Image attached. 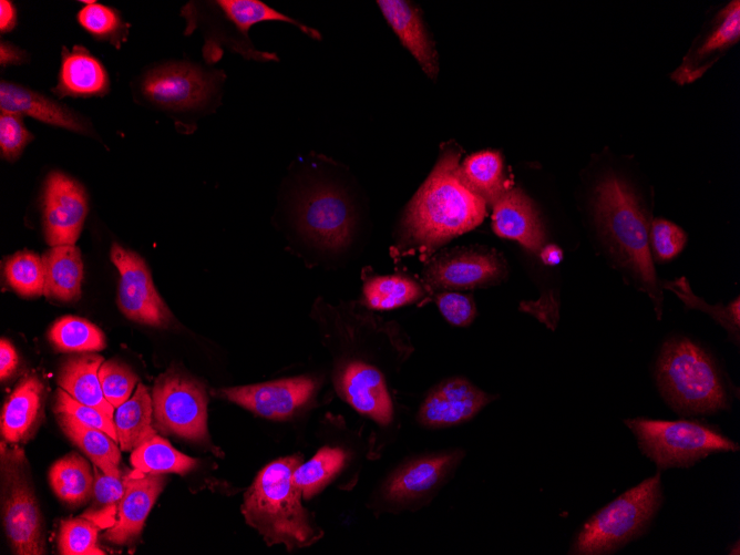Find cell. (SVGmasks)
<instances>
[{
	"label": "cell",
	"mask_w": 740,
	"mask_h": 555,
	"mask_svg": "<svg viewBox=\"0 0 740 555\" xmlns=\"http://www.w3.org/2000/svg\"><path fill=\"white\" fill-rule=\"evenodd\" d=\"M459 160L456 150L443 152L402 216V244L422 255L475 228L486 215V202L464 179Z\"/></svg>",
	"instance_id": "cell-1"
},
{
	"label": "cell",
	"mask_w": 740,
	"mask_h": 555,
	"mask_svg": "<svg viewBox=\"0 0 740 555\" xmlns=\"http://www.w3.org/2000/svg\"><path fill=\"white\" fill-rule=\"evenodd\" d=\"M301 460L300 454H295L269 463L244 495L241 512L246 522L269 545L284 544L292 549L308 546L321 536L301 504V491L292 482Z\"/></svg>",
	"instance_id": "cell-2"
},
{
	"label": "cell",
	"mask_w": 740,
	"mask_h": 555,
	"mask_svg": "<svg viewBox=\"0 0 740 555\" xmlns=\"http://www.w3.org/2000/svg\"><path fill=\"white\" fill-rule=\"evenodd\" d=\"M594 206L599 227L639 286L655 301L659 317L661 296L650 255V226L638 198L625 182L607 175L596 186Z\"/></svg>",
	"instance_id": "cell-3"
},
{
	"label": "cell",
	"mask_w": 740,
	"mask_h": 555,
	"mask_svg": "<svg viewBox=\"0 0 740 555\" xmlns=\"http://www.w3.org/2000/svg\"><path fill=\"white\" fill-rule=\"evenodd\" d=\"M656 376L666 400L685 414L715 413L728 408V394L711 357L686 338L665 342Z\"/></svg>",
	"instance_id": "cell-4"
},
{
	"label": "cell",
	"mask_w": 740,
	"mask_h": 555,
	"mask_svg": "<svg viewBox=\"0 0 740 555\" xmlns=\"http://www.w3.org/2000/svg\"><path fill=\"white\" fill-rule=\"evenodd\" d=\"M664 502L660 473L629 489L582 526L571 554H611L646 533Z\"/></svg>",
	"instance_id": "cell-5"
},
{
	"label": "cell",
	"mask_w": 740,
	"mask_h": 555,
	"mask_svg": "<svg viewBox=\"0 0 740 555\" xmlns=\"http://www.w3.org/2000/svg\"><path fill=\"white\" fill-rule=\"evenodd\" d=\"M641 452L659 469L686 467L715 452L737 451L739 445L717 429L690 420L626 419Z\"/></svg>",
	"instance_id": "cell-6"
},
{
	"label": "cell",
	"mask_w": 740,
	"mask_h": 555,
	"mask_svg": "<svg viewBox=\"0 0 740 555\" xmlns=\"http://www.w3.org/2000/svg\"><path fill=\"white\" fill-rule=\"evenodd\" d=\"M24 452L1 442L2 521L16 555L45 554L43 520Z\"/></svg>",
	"instance_id": "cell-7"
},
{
	"label": "cell",
	"mask_w": 740,
	"mask_h": 555,
	"mask_svg": "<svg viewBox=\"0 0 740 555\" xmlns=\"http://www.w3.org/2000/svg\"><path fill=\"white\" fill-rule=\"evenodd\" d=\"M464 458L465 451L458 448L414 456L389 475L380 497L397 510L423 507L452 480Z\"/></svg>",
	"instance_id": "cell-8"
},
{
	"label": "cell",
	"mask_w": 740,
	"mask_h": 555,
	"mask_svg": "<svg viewBox=\"0 0 740 555\" xmlns=\"http://www.w3.org/2000/svg\"><path fill=\"white\" fill-rule=\"evenodd\" d=\"M155 426L163 433L203 442L207 433V395L204 386L192 377L169 371L162 374L152 391Z\"/></svg>",
	"instance_id": "cell-9"
},
{
	"label": "cell",
	"mask_w": 740,
	"mask_h": 555,
	"mask_svg": "<svg viewBox=\"0 0 740 555\" xmlns=\"http://www.w3.org/2000/svg\"><path fill=\"white\" fill-rule=\"evenodd\" d=\"M296 220L304 237L321 249L341 250L353 235L351 202L331 184H314L302 192L296 206Z\"/></svg>",
	"instance_id": "cell-10"
},
{
	"label": "cell",
	"mask_w": 740,
	"mask_h": 555,
	"mask_svg": "<svg viewBox=\"0 0 740 555\" xmlns=\"http://www.w3.org/2000/svg\"><path fill=\"white\" fill-rule=\"evenodd\" d=\"M111 260L120 273L117 304L124 316L152 327H168L173 320L172 312L158 295L144 259L113 244Z\"/></svg>",
	"instance_id": "cell-11"
},
{
	"label": "cell",
	"mask_w": 740,
	"mask_h": 555,
	"mask_svg": "<svg viewBox=\"0 0 740 555\" xmlns=\"http://www.w3.org/2000/svg\"><path fill=\"white\" fill-rule=\"evenodd\" d=\"M505 275V265L494 253L455 248L430 261L424 270V282L434 291H456L495 285Z\"/></svg>",
	"instance_id": "cell-12"
},
{
	"label": "cell",
	"mask_w": 740,
	"mask_h": 555,
	"mask_svg": "<svg viewBox=\"0 0 740 555\" xmlns=\"http://www.w3.org/2000/svg\"><path fill=\"white\" fill-rule=\"evenodd\" d=\"M216 88L209 73L189 63H171L145 76L142 90L153 103L167 110L183 111L203 106Z\"/></svg>",
	"instance_id": "cell-13"
},
{
	"label": "cell",
	"mask_w": 740,
	"mask_h": 555,
	"mask_svg": "<svg viewBox=\"0 0 740 555\" xmlns=\"http://www.w3.org/2000/svg\"><path fill=\"white\" fill-rule=\"evenodd\" d=\"M496 398L463 377L446 378L428 392L417 420L431 430L455 426L472 420Z\"/></svg>",
	"instance_id": "cell-14"
},
{
	"label": "cell",
	"mask_w": 740,
	"mask_h": 555,
	"mask_svg": "<svg viewBox=\"0 0 740 555\" xmlns=\"http://www.w3.org/2000/svg\"><path fill=\"white\" fill-rule=\"evenodd\" d=\"M88 214L84 188L73 178L51 173L43 193V226L47 243L52 246L74 245Z\"/></svg>",
	"instance_id": "cell-15"
},
{
	"label": "cell",
	"mask_w": 740,
	"mask_h": 555,
	"mask_svg": "<svg viewBox=\"0 0 740 555\" xmlns=\"http://www.w3.org/2000/svg\"><path fill=\"white\" fill-rule=\"evenodd\" d=\"M316 387L314 378L301 376L224 388L218 391V394L264 418L285 419L311 398Z\"/></svg>",
	"instance_id": "cell-16"
},
{
	"label": "cell",
	"mask_w": 740,
	"mask_h": 555,
	"mask_svg": "<svg viewBox=\"0 0 740 555\" xmlns=\"http://www.w3.org/2000/svg\"><path fill=\"white\" fill-rule=\"evenodd\" d=\"M337 391L356 411L386 426L393 420V403L383 373L363 360L343 363L335 376Z\"/></svg>",
	"instance_id": "cell-17"
},
{
	"label": "cell",
	"mask_w": 740,
	"mask_h": 555,
	"mask_svg": "<svg viewBox=\"0 0 740 555\" xmlns=\"http://www.w3.org/2000/svg\"><path fill=\"white\" fill-rule=\"evenodd\" d=\"M125 490L114 525L104 538L115 545H130L140 535L145 520L165 485L164 474L133 469L124 474Z\"/></svg>",
	"instance_id": "cell-18"
},
{
	"label": "cell",
	"mask_w": 740,
	"mask_h": 555,
	"mask_svg": "<svg viewBox=\"0 0 740 555\" xmlns=\"http://www.w3.org/2000/svg\"><path fill=\"white\" fill-rule=\"evenodd\" d=\"M492 227L496 235L516 240L532 253L542 249L545 234L531 199L518 188L508 187L493 204Z\"/></svg>",
	"instance_id": "cell-19"
},
{
	"label": "cell",
	"mask_w": 740,
	"mask_h": 555,
	"mask_svg": "<svg viewBox=\"0 0 740 555\" xmlns=\"http://www.w3.org/2000/svg\"><path fill=\"white\" fill-rule=\"evenodd\" d=\"M377 4L403 47L425 74L435 79L439 73L438 54L417 7L403 0H379Z\"/></svg>",
	"instance_id": "cell-20"
},
{
	"label": "cell",
	"mask_w": 740,
	"mask_h": 555,
	"mask_svg": "<svg viewBox=\"0 0 740 555\" xmlns=\"http://www.w3.org/2000/svg\"><path fill=\"white\" fill-rule=\"evenodd\" d=\"M44 387L35 374L23 377L1 410V435L8 443L27 441L42 417Z\"/></svg>",
	"instance_id": "cell-21"
},
{
	"label": "cell",
	"mask_w": 740,
	"mask_h": 555,
	"mask_svg": "<svg viewBox=\"0 0 740 555\" xmlns=\"http://www.w3.org/2000/svg\"><path fill=\"white\" fill-rule=\"evenodd\" d=\"M1 112L32 116L50 125L89 133L85 121L76 113L27 88L1 81Z\"/></svg>",
	"instance_id": "cell-22"
},
{
	"label": "cell",
	"mask_w": 740,
	"mask_h": 555,
	"mask_svg": "<svg viewBox=\"0 0 740 555\" xmlns=\"http://www.w3.org/2000/svg\"><path fill=\"white\" fill-rule=\"evenodd\" d=\"M103 357L86 352L66 359L60 369L58 383L79 402L100 410L113 421L114 407L106 400L99 380Z\"/></svg>",
	"instance_id": "cell-23"
},
{
	"label": "cell",
	"mask_w": 740,
	"mask_h": 555,
	"mask_svg": "<svg viewBox=\"0 0 740 555\" xmlns=\"http://www.w3.org/2000/svg\"><path fill=\"white\" fill-rule=\"evenodd\" d=\"M109 79L103 65L83 47L72 51L63 49L59 83L54 89L58 95L91 96L104 94Z\"/></svg>",
	"instance_id": "cell-24"
},
{
	"label": "cell",
	"mask_w": 740,
	"mask_h": 555,
	"mask_svg": "<svg viewBox=\"0 0 740 555\" xmlns=\"http://www.w3.org/2000/svg\"><path fill=\"white\" fill-rule=\"evenodd\" d=\"M44 266L43 295L62 301L81 296L83 263L80 249L74 245L52 246L42 255Z\"/></svg>",
	"instance_id": "cell-25"
},
{
	"label": "cell",
	"mask_w": 740,
	"mask_h": 555,
	"mask_svg": "<svg viewBox=\"0 0 740 555\" xmlns=\"http://www.w3.org/2000/svg\"><path fill=\"white\" fill-rule=\"evenodd\" d=\"M152 420V397L143 383H137L132 397L116 408L113 418L122 451L132 452L156 434Z\"/></svg>",
	"instance_id": "cell-26"
},
{
	"label": "cell",
	"mask_w": 740,
	"mask_h": 555,
	"mask_svg": "<svg viewBox=\"0 0 740 555\" xmlns=\"http://www.w3.org/2000/svg\"><path fill=\"white\" fill-rule=\"evenodd\" d=\"M55 415L63 433L90 458L93 465L107 475L122 474L117 442L105 432L84 425L71 417Z\"/></svg>",
	"instance_id": "cell-27"
},
{
	"label": "cell",
	"mask_w": 740,
	"mask_h": 555,
	"mask_svg": "<svg viewBox=\"0 0 740 555\" xmlns=\"http://www.w3.org/2000/svg\"><path fill=\"white\" fill-rule=\"evenodd\" d=\"M88 461L75 452L53 463L49 481L56 496L64 503L79 506L91 500L94 479Z\"/></svg>",
	"instance_id": "cell-28"
},
{
	"label": "cell",
	"mask_w": 740,
	"mask_h": 555,
	"mask_svg": "<svg viewBox=\"0 0 740 555\" xmlns=\"http://www.w3.org/2000/svg\"><path fill=\"white\" fill-rule=\"evenodd\" d=\"M130 461L133 469L154 474H186L198 465L196 459L177 451L157 434L134 449Z\"/></svg>",
	"instance_id": "cell-29"
},
{
	"label": "cell",
	"mask_w": 740,
	"mask_h": 555,
	"mask_svg": "<svg viewBox=\"0 0 740 555\" xmlns=\"http://www.w3.org/2000/svg\"><path fill=\"white\" fill-rule=\"evenodd\" d=\"M362 294L369 308L387 310L419 301L425 289L411 278L389 275L367 279Z\"/></svg>",
	"instance_id": "cell-30"
},
{
	"label": "cell",
	"mask_w": 740,
	"mask_h": 555,
	"mask_svg": "<svg viewBox=\"0 0 740 555\" xmlns=\"http://www.w3.org/2000/svg\"><path fill=\"white\" fill-rule=\"evenodd\" d=\"M461 173L467 184L491 204L508 188L502 156L495 151H482L467 156L461 165Z\"/></svg>",
	"instance_id": "cell-31"
},
{
	"label": "cell",
	"mask_w": 740,
	"mask_h": 555,
	"mask_svg": "<svg viewBox=\"0 0 740 555\" xmlns=\"http://www.w3.org/2000/svg\"><path fill=\"white\" fill-rule=\"evenodd\" d=\"M347 452L340 446H323L292 473V482L305 499H310L331 482L345 467Z\"/></svg>",
	"instance_id": "cell-32"
},
{
	"label": "cell",
	"mask_w": 740,
	"mask_h": 555,
	"mask_svg": "<svg viewBox=\"0 0 740 555\" xmlns=\"http://www.w3.org/2000/svg\"><path fill=\"white\" fill-rule=\"evenodd\" d=\"M225 18L247 38L248 30L256 23L265 21H279L296 25L301 32L311 39L320 40L321 35L316 30L299 21L275 10L258 0H218L215 2Z\"/></svg>",
	"instance_id": "cell-33"
},
{
	"label": "cell",
	"mask_w": 740,
	"mask_h": 555,
	"mask_svg": "<svg viewBox=\"0 0 740 555\" xmlns=\"http://www.w3.org/2000/svg\"><path fill=\"white\" fill-rule=\"evenodd\" d=\"M49 340L62 352H94L105 348L101 329L89 320L64 316L49 330Z\"/></svg>",
	"instance_id": "cell-34"
},
{
	"label": "cell",
	"mask_w": 740,
	"mask_h": 555,
	"mask_svg": "<svg viewBox=\"0 0 740 555\" xmlns=\"http://www.w3.org/2000/svg\"><path fill=\"white\" fill-rule=\"evenodd\" d=\"M94 486L89 507L80 515L95 523L101 530L114 525L124 494V474L107 475L93 465Z\"/></svg>",
	"instance_id": "cell-35"
},
{
	"label": "cell",
	"mask_w": 740,
	"mask_h": 555,
	"mask_svg": "<svg viewBox=\"0 0 740 555\" xmlns=\"http://www.w3.org/2000/svg\"><path fill=\"white\" fill-rule=\"evenodd\" d=\"M4 275L9 286L24 297H37L44 291V266L35 253L22 250L7 258Z\"/></svg>",
	"instance_id": "cell-36"
},
{
	"label": "cell",
	"mask_w": 740,
	"mask_h": 555,
	"mask_svg": "<svg viewBox=\"0 0 740 555\" xmlns=\"http://www.w3.org/2000/svg\"><path fill=\"white\" fill-rule=\"evenodd\" d=\"M101 528L92 521L79 516L61 522L59 532V552L62 555H103L97 546Z\"/></svg>",
	"instance_id": "cell-37"
},
{
	"label": "cell",
	"mask_w": 740,
	"mask_h": 555,
	"mask_svg": "<svg viewBox=\"0 0 740 555\" xmlns=\"http://www.w3.org/2000/svg\"><path fill=\"white\" fill-rule=\"evenodd\" d=\"M740 37V4L732 1L722 11L721 18L715 29L708 34L692 54L689 64H698L708 55L724 50L739 40Z\"/></svg>",
	"instance_id": "cell-38"
},
{
	"label": "cell",
	"mask_w": 740,
	"mask_h": 555,
	"mask_svg": "<svg viewBox=\"0 0 740 555\" xmlns=\"http://www.w3.org/2000/svg\"><path fill=\"white\" fill-rule=\"evenodd\" d=\"M99 380L104 397L116 409L131 398L138 378L127 364L107 360L99 369Z\"/></svg>",
	"instance_id": "cell-39"
},
{
	"label": "cell",
	"mask_w": 740,
	"mask_h": 555,
	"mask_svg": "<svg viewBox=\"0 0 740 555\" xmlns=\"http://www.w3.org/2000/svg\"><path fill=\"white\" fill-rule=\"evenodd\" d=\"M79 23L92 35L110 40L119 45L125 31L119 13L110 7L91 2L85 4L76 16Z\"/></svg>",
	"instance_id": "cell-40"
},
{
	"label": "cell",
	"mask_w": 740,
	"mask_h": 555,
	"mask_svg": "<svg viewBox=\"0 0 740 555\" xmlns=\"http://www.w3.org/2000/svg\"><path fill=\"white\" fill-rule=\"evenodd\" d=\"M53 410L55 414L68 415L84 425L99 429L109 434L115 442H119L112 420L105 417L100 410L79 402L63 389L55 391Z\"/></svg>",
	"instance_id": "cell-41"
},
{
	"label": "cell",
	"mask_w": 740,
	"mask_h": 555,
	"mask_svg": "<svg viewBox=\"0 0 740 555\" xmlns=\"http://www.w3.org/2000/svg\"><path fill=\"white\" fill-rule=\"evenodd\" d=\"M687 241L686 233L675 223L658 218L649 228V243L659 260L677 256Z\"/></svg>",
	"instance_id": "cell-42"
},
{
	"label": "cell",
	"mask_w": 740,
	"mask_h": 555,
	"mask_svg": "<svg viewBox=\"0 0 740 555\" xmlns=\"http://www.w3.org/2000/svg\"><path fill=\"white\" fill-rule=\"evenodd\" d=\"M33 135L25 129L21 115L1 112L0 150L2 157L16 160Z\"/></svg>",
	"instance_id": "cell-43"
},
{
	"label": "cell",
	"mask_w": 740,
	"mask_h": 555,
	"mask_svg": "<svg viewBox=\"0 0 740 555\" xmlns=\"http://www.w3.org/2000/svg\"><path fill=\"white\" fill-rule=\"evenodd\" d=\"M435 304L446 321L458 327L470 326L476 317L473 298L456 291H441Z\"/></svg>",
	"instance_id": "cell-44"
},
{
	"label": "cell",
	"mask_w": 740,
	"mask_h": 555,
	"mask_svg": "<svg viewBox=\"0 0 740 555\" xmlns=\"http://www.w3.org/2000/svg\"><path fill=\"white\" fill-rule=\"evenodd\" d=\"M18 354L12 343L2 338L0 341V378L6 380L12 376L18 367Z\"/></svg>",
	"instance_id": "cell-45"
},
{
	"label": "cell",
	"mask_w": 740,
	"mask_h": 555,
	"mask_svg": "<svg viewBox=\"0 0 740 555\" xmlns=\"http://www.w3.org/2000/svg\"><path fill=\"white\" fill-rule=\"evenodd\" d=\"M17 23L16 8L11 1H0V30L1 32L11 31Z\"/></svg>",
	"instance_id": "cell-46"
},
{
	"label": "cell",
	"mask_w": 740,
	"mask_h": 555,
	"mask_svg": "<svg viewBox=\"0 0 740 555\" xmlns=\"http://www.w3.org/2000/svg\"><path fill=\"white\" fill-rule=\"evenodd\" d=\"M24 60V52L20 49L1 42L0 45V63L1 65L17 64Z\"/></svg>",
	"instance_id": "cell-47"
},
{
	"label": "cell",
	"mask_w": 740,
	"mask_h": 555,
	"mask_svg": "<svg viewBox=\"0 0 740 555\" xmlns=\"http://www.w3.org/2000/svg\"><path fill=\"white\" fill-rule=\"evenodd\" d=\"M541 250V257L547 265H556L562 260V250L556 246L551 245Z\"/></svg>",
	"instance_id": "cell-48"
}]
</instances>
